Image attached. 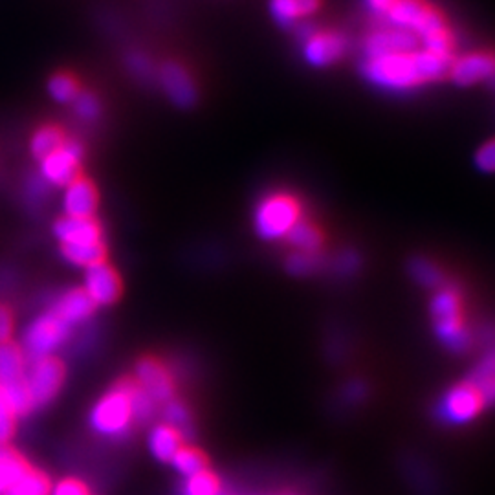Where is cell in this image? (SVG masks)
<instances>
[{
  "label": "cell",
  "instance_id": "1",
  "mask_svg": "<svg viewBox=\"0 0 495 495\" xmlns=\"http://www.w3.org/2000/svg\"><path fill=\"white\" fill-rule=\"evenodd\" d=\"M453 56H438L428 50L389 54L366 59L364 76L373 85L386 90H409L428 81L442 79L449 74Z\"/></svg>",
  "mask_w": 495,
  "mask_h": 495
},
{
  "label": "cell",
  "instance_id": "2",
  "mask_svg": "<svg viewBox=\"0 0 495 495\" xmlns=\"http://www.w3.org/2000/svg\"><path fill=\"white\" fill-rule=\"evenodd\" d=\"M88 424L96 435L107 440H123L130 433L134 418L127 382H119L94 404Z\"/></svg>",
  "mask_w": 495,
  "mask_h": 495
},
{
  "label": "cell",
  "instance_id": "3",
  "mask_svg": "<svg viewBox=\"0 0 495 495\" xmlns=\"http://www.w3.org/2000/svg\"><path fill=\"white\" fill-rule=\"evenodd\" d=\"M433 321L438 338L453 353H462L469 347V333L462 319V301L455 288L442 286L433 297Z\"/></svg>",
  "mask_w": 495,
  "mask_h": 495
},
{
  "label": "cell",
  "instance_id": "4",
  "mask_svg": "<svg viewBox=\"0 0 495 495\" xmlns=\"http://www.w3.org/2000/svg\"><path fill=\"white\" fill-rule=\"evenodd\" d=\"M72 326L59 319L52 310L36 315L23 333V351L30 360L56 356L70 340Z\"/></svg>",
  "mask_w": 495,
  "mask_h": 495
},
{
  "label": "cell",
  "instance_id": "5",
  "mask_svg": "<svg viewBox=\"0 0 495 495\" xmlns=\"http://www.w3.org/2000/svg\"><path fill=\"white\" fill-rule=\"evenodd\" d=\"M297 222H301V204L286 193L268 195L255 208V232L266 241L286 237Z\"/></svg>",
  "mask_w": 495,
  "mask_h": 495
},
{
  "label": "cell",
  "instance_id": "6",
  "mask_svg": "<svg viewBox=\"0 0 495 495\" xmlns=\"http://www.w3.org/2000/svg\"><path fill=\"white\" fill-rule=\"evenodd\" d=\"M65 382V367L56 356L30 360L25 371V384L34 409L46 407L59 395Z\"/></svg>",
  "mask_w": 495,
  "mask_h": 495
},
{
  "label": "cell",
  "instance_id": "7",
  "mask_svg": "<svg viewBox=\"0 0 495 495\" xmlns=\"http://www.w3.org/2000/svg\"><path fill=\"white\" fill-rule=\"evenodd\" d=\"M387 19L395 28L413 32L420 41L446 28L442 14L428 5L426 0H397V5L387 14Z\"/></svg>",
  "mask_w": 495,
  "mask_h": 495
},
{
  "label": "cell",
  "instance_id": "8",
  "mask_svg": "<svg viewBox=\"0 0 495 495\" xmlns=\"http://www.w3.org/2000/svg\"><path fill=\"white\" fill-rule=\"evenodd\" d=\"M83 149L76 141H65L57 150L39 160V177L50 188H67L79 177Z\"/></svg>",
  "mask_w": 495,
  "mask_h": 495
},
{
  "label": "cell",
  "instance_id": "9",
  "mask_svg": "<svg viewBox=\"0 0 495 495\" xmlns=\"http://www.w3.org/2000/svg\"><path fill=\"white\" fill-rule=\"evenodd\" d=\"M486 406L480 391L469 382H462L455 387H451L444 398L438 404L437 415L440 420H444L446 424H466L469 420H473L482 407Z\"/></svg>",
  "mask_w": 495,
  "mask_h": 495
},
{
  "label": "cell",
  "instance_id": "10",
  "mask_svg": "<svg viewBox=\"0 0 495 495\" xmlns=\"http://www.w3.org/2000/svg\"><path fill=\"white\" fill-rule=\"evenodd\" d=\"M158 85L179 108H191L199 99V90L190 72L177 61H165L156 70Z\"/></svg>",
  "mask_w": 495,
  "mask_h": 495
},
{
  "label": "cell",
  "instance_id": "11",
  "mask_svg": "<svg viewBox=\"0 0 495 495\" xmlns=\"http://www.w3.org/2000/svg\"><path fill=\"white\" fill-rule=\"evenodd\" d=\"M347 37L338 32H317L314 30L303 41V56L312 67L323 68L338 63L347 54Z\"/></svg>",
  "mask_w": 495,
  "mask_h": 495
},
{
  "label": "cell",
  "instance_id": "12",
  "mask_svg": "<svg viewBox=\"0 0 495 495\" xmlns=\"http://www.w3.org/2000/svg\"><path fill=\"white\" fill-rule=\"evenodd\" d=\"M83 292L96 306H110L121 294V281L116 270L101 261L85 268Z\"/></svg>",
  "mask_w": 495,
  "mask_h": 495
},
{
  "label": "cell",
  "instance_id": "13",
  "mask_svg": "<svg viewBox=\"0 0 495 495\" xmlns=\"http://www.w3.org/2000/svg\"><path fill=\"white\" fill-rule=\"evenodd\" d=\"M156 404H168L175 397V382L158 360L143 358L136 366V382Z\"/></svg>",
  "mask_w": 495,
  "mask_h": 495
},
{
  "label": "cell",
  "instance_id": "14",
  "mask_svg": "<svg viewBox=\"0 0 495 495\" xmlns=\"http://www.w3.org/2000/svg\"><path fill=\"white\" fill-rule=\"evenodd\" d=\"M420 48V39L413 32L400 28H386L371 34L364 43L366 59L389 56V54H404L415 52Z\"/></svg>",
  "mask_w": 495,
  "mask_h": 495
},
{
  "label": "cell",
  "instance_id": "15",
  "mask_svg": "<svg viewBox=\"0 0 495 495\" xmlns=\"http://www.w3.org/2000/svg\"><path fill=\"white\" fill-rule=\"evenodd\" d=\"M451 79L460 87H471L477 83H495V54L473 52L459 61H453L449 68Z\"/></svg>",
  "mask_w": 495,
  "mask_h": 495
},
{
  "label": "cell",
  "instance_id": "16",
  "mask_svg": "<svg viewBox=\"0 0 495 495\" xmlns=\"http://www.w3.org/2000/svg\"><path fill=\"white\" fill-rule=\"evenodd\" d=\"M63 211L65 217H79L88 219L94 217L98 210V191L96 186L83 177H77L67 188H63Z\"/></svg>",
  "mask_w": 495,
  "mask_h": 495
},
{
  "label": "cell",
  "instance_id": "17",
  "mask_svg": "<svg viewBox=\"0 0 495 495\" xmlns=\"http://www.w3.org/2000/svg\"><path fill=\"white\" fill-rule=\"evenodd\" d=\"M54 235L61 246L65 244H87L103 242V232L94 217H61L54 224Z\"/></svg>",
  "mask_w": 495,
  "mask_h": 495
},
{
  "label": "cell",
  "instance_id": "18",
  "mask_svg": "<svg viewBox=\"0 0 495 495\" xmlns=\"http://www.w3.org/2000/svg\"><path fill=\"white\" fill-rule=\"evenodd\" d=\"M50 310L59 319H63L67 325L76 326V325L90 319V315L96 310V304L88 299V295L83 292V288H72V290L63 292L54 301Z\"/></svg>",
  "mask_w": 495,
  "mask_h": 495
},
{
  "label": "cell",
  "instance_id": "19",
  "mask_svg": "<svg viewBox=\"0 0 495 495\" xmlns=\"http://www.w3.org/2000/svg\"><path fill=\"white\" fill-rule=\"evenodd\" d=\"M26 355L14 342L0 344V389L25 380Z\"/></svg>",
  "mask_w": 495,
  "mask_h": 495
},
{
  "label": "cell",
  "instance_id": "20",
  "mask_svg": "<svg viewBox=\"0 0 495 495\" xmlns=\"http://www.w3.org/2000/svg\"><path fill=\"white\" fill-rule=\"evenodd\" d=\"M30 464L10 444H0V495H6L26 473Z\"/></svg>",
  "mask_w": 495,
  "mask_h": 495
},
{
  "label": "cell",
  "instance_id": "21",
  "mask_svg": "<svg viewBox=\"0 0 495 495\" xmlns=\"http://www.w3.org/2000/svg\"><path fill=\"white\" fill-rule=\"evenodd\" d=\"M147 446L150 455L160 460V462H171L175 453L184 446L182 437L168 424H156L149 437H147Z\"/></svg>",
  "mask_w": 495,
  "mask_h": 495
},
{
  "label": "cell",
  "instance_id": "22",
  "mask_svg": "<svg viewBox=\"0 0 495 495\" xmlns=\"http://www.w3.org/2000/svg\"><path fill=\"white\" fill-rule=\"evenodd\" d=\"M319 6L321 0H272L270 12L281 26H294L315 14Z\"/></svg>",
  "mask_w": 495,
  "mask_h": 495
},
{
  "label": "cell",
  "instance_id": "23",
  "mask_svg": "<svg viewBox=\"0 0 495 495\" xmlns=\"http://www.w3.org/2000/svg\"><path fill=\"white\" fill-rule=\"evenodd\" d=\"M107 248L103 242H87V244H65L61 246L63 259L77 268H88L105 261Z\"/></svg>",
  "mask_w": 495,
  "mask_h": 495
},
{
  "label": "cell",
  "instance_id": "24",
  "mask_svg": "<svg viewBox=\"0 0 495 495\" xmlns=\"http://www.w3.org/2000/svg\"><path fill=\"white\" fill-rule=\"evenodd\" d=\"M468 380L480 391L486 404H495V349L480 360Z\"/></svg>",
  "mask_w": 495,
  "mask_h": 495
},
{
  "label": "cell",
  "instance_id": "25",
  "mask_svg": "<svg viewBox=\"0 0 495 495\" xmlns=\"http://www.w3.org/2000/svg\"><path fill=\"white\" fill-rule=\"evenodd\" d=\"M161 413H163V424L171 426L182 437V440L193 437V431H195L193 418H191L190 409L182 402L171 400L168 404H163Z\"/></svg>",
  "mask_w": 495,
  "mask_h": 495
},
{
  "label": "cell",
  "instance_id": "26",
  "mask_svg": "<svg viewBox=\"0 0 495 495\" xmlns=\"http://www.w3.org/2000/svg\"><path fill=\"white\" fill-rule=\"evenodd\" d=\"M65 141H67L65 134H63V130L59 127L45 125V127L37 129L36 134L32 136L30 149H32V154L37 160H43L45 156H48L54 150H57Z\"/></svg>",
  "mask_w": 495,
  "mask_h": 495
},
{
  "label": "cell",
  "instance_id": "27",
  "mask_svg": "<svg viewBox=\"0 0 495 495\" xmlns=\"http://www.w3.org/2000/svg\"><path fill=\"white\" fill-rule=\"evenodd\" d=\"M127 389H129V402H130L134 424L150 422L156 415V402L134 382H127Z\"/></svg>",
  "mask_w": 495,
  "mask_h": 495
},
{
  "label": "cell",
  "instance_id": "28",
  "mask_svg": "<svg viewBox=\"0 0 495 495\" xmlns=\"http://www.w3.org/2000/svg\"><path fill=\"white\" fill-rule=\"evenodd\" d=\"M286 239L290 241V244L294 248H297L301 253H317L321 248V233L308 222H297L290 233L286 235Z\"/></svg>",
  "mask_w": 495,
  "mask_h": 495
},
{
  "label": "cell",
  "instance_id": "29",
  "mask_svg": "<svg viewBox=\"0 0 495 495\" xmlns=\"http://www.w3.org/2000/svg\"><path fill=\"white\" fill-rule=\"evenodd\" d=\"M171 464L184 479L197 475L208 468L206 457L193 446H182L171 459Z\"/></svg>",
  "mask_w": 495,
  "mask_h": 495
},
{
  "label": "cell",
  "instance_id": "30",
  "mask_svg": "<svg viewBox=\"0 0 495 495\" xmlns=\"http://www.w3.org/2000/svg\"><path fill=\"white\" fill-rule=\"evenodd\" d=\"M52 482L45 471L30 468V471L6 495H50Z\"/></svg>",
  "mask_w": 495,
  "mask_h": 495
},
{
  "label": "cell",
  "instance_id": "31",
  "mask_svg": "<svg viewBox=\"0 0 495 495\" xmlns=\"http://www.w3.org/2000/svg\"><path fill=\"white\" fill-rule=\"evenodd\" d=\"M222 491L221 480L208 468L184 480L182 495H219Z\"/></svg>",
  "mask_w": 495,
  "mask_h": 495
},
{
  "label": "cell",
  "instance_id": "32",
  "mask_svg": "<svg viewBox=\"0 0 495 495\" xmlns=\"http://www.w3.org/2000/svg\"><path fill=\"white\" fill-rule=\"evenodd\" d=\"M409 273L413 275V279L417 283H420L426 288H442L444 284V273L440 272V268L437 264H433L428 259H413L409 263Z\"/></svg>",
  "mask_w": 495,
  "mask_h": 495
},
{
  "label": "cell",
  "instance_id": "33",
  "mask_svg": "<svg viewBox=\"0 0 495 495\" xmlns=\"http://www.w3.org/2000/svg\"><path fill=\"white\" fill-rule=\"evenodd\" d=\"M48 92L52 99H56L57 103H72L76 96L79 94V87H77L76 77H72L67 72H59L50 77Z\"/></svg>",
  "mask_w": 495,
  "mask_h": 495
},
{
  "label": "cell",
  "instance_id": "34",
  "mask_svg": "<svg viewBox=\"0 0 495 495\" xmlns=\"http://www.w3.org/2000/svg\"><path fill=\"white\" fill-rule=\"evenodd\" d=\"M72 105H74L76 114L85 121H94L99 116V110H101L98 98L94 94H90V92H81V90L76 96V99L72 101Z\"/></svg>",
  "mask_w": 495,
  "mask_h": 495
},
{
  "label": "cell",
  "instance_id": "35",
  "mask_svg": "<svg viewBox=\"0 0 495 495\" xmlns=\"http://www.w3.org/2000/svg\"><path fill=\"white\" fill-rule=\"evenodd\" d=\"M319 266H321V259L317 253H301L299 252V253L292 255L286 263V268L297 275L312 273V272L319 270Z\"/></svg>",
  "mask_w": 495,
  "mask_h": 495
},
{
  "label": "cell",
  "instance_id": "36",
  "mask_svg": "<svg viewBox=\"0 0 495 495\" xmlns=\"http://www.w3.org/2000/svg\"><path fill=\"white\" fill-rule=\"evenodd\" d=\"M127 67H129V72L143 83H149L156 77V72H154L150 61L143 54H130L127 57Z\"/></svg>",
  "mask_w": 495,
  "mask_h": 495
},
{
  "label": "cell",
  "instance_id": "37",
  "mask_svg": "<svg viewBox=\"0 0 495 495\" xmlns=\"http://www.w3.org/2000/svg\"><path fill=\"white\" fill-rule=\"evenodd\" d=\"M15 433V417L8 409L3 393H0V444H8Z\"/></svg>",
  "mask_w": 495,
  "mask_h": 495
},
{
  "label": "cell",
  "instance_id": "38",
  "mask_svg": "<svg viewBox=\"0 0 495 495\" xmlns=\"http://www.w3.org/2000/svg\"><path fill=\"white\" fill-rule=\"evenodd\" d=\"M50 495H90V491L87 484L77 479H63L52 486Z\"/></svg>",
  "mask_w": 495,
  "mask_h": 495
},
{
  "label": "cell",
  "instance_id": "39",
  "mask_svg": "<svg viewBox=\"0 0 495 495\" xmlns=\"http://www.w3.org/2000/svg\"><path fill=\"white\" fill-rule=\"evenodd\" d=\"M479 170L486 173H495V139L484 143L477 152Z\"/></svg>",
  "mask_w": 495,
  "mask_h": 495
},
{
  "label": "cell",
  "instance_id": "40",
  "mask_svg": "<svg viewBox=\"0 0 495 495\" xmlns=\"http://www.w3.org/2000/svg\"><path fill=\"white\" fill-rule=\"evenodd\" d=\"M14 335V314L8 306L0 304V344L10 342Z\"/></svg>",
  "mask_w": 495,
  "mask_h": 495
},
{
  "label": "cell",
  "instance_id": "41",
  "mask_svg": "<svg viewBox=\"0 0 495 495\" xmlns=\"http://www.w3.org/2000/svg\"><path fill=\"white\" fill-rule=\"evenodd\" d=\"M48 190H50V186H48L39 175L34 177V179H30V182H28V197H30L32 201H41V199H45L46 193H48Z\"/></svg>",
  "mask_w": 495,
  "mask_h": 495
},
{
  "label": "cell",
  "instance_id": "42",
  "mask_svg": "<svg viewBox=\"0 0 495 495\" xmlns=\"http://www.w3.org/2000/svg\"><path fill=\"white\" fill-rule=\"evenodd\" d=\"M366 5L369 6V10L373 14L387 17V14L391 12V8L397 5V0H366Z\"/></svg>",
  "mask_w": 495,
  "mask_h": 495
},
{
  "label": "cell",
  "instance_id": "43",
  "mask_svg": "<svg viewBox=\"0 0 495 495\" xmlns=\"http://www.w3.org/2000/svg\"><path fill=\"white\" fill-rule=\"evenodd\" d=\"M358 266L356 255H342L340 257V272L344 270H355Z\"/></svg>",
  "mask_w": 495,
  "mask_h": 495
}]
</instances>
